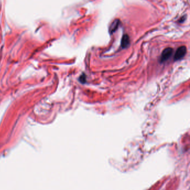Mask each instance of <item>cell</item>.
Here are the masks:
<instances>
[{"label":"cell","mask_w":190,"mask_h":190,"mask_svg":"<svg viewBox=\"0 0 190 190\" xmlns=\"http://www.w3.org/2000/svg\"><path fill=\"white\" fill-rule=\"evenodd\" d=\"M173 53V49L168 47L166 48L162 51L160 57V63H163L170 58Z\"/></svg>","instance_id":"1"},{"label":"cell","mask_w":190,"mask_h":190,"mask_svg":"<svg viewBox=\"0 0 190 190\" xmlns=\"http://www.w3.org/2000/svg\"><path fill=\"white\" fill-rule=\"evenodd\" d=\"M186 51H187V49L186 47L182 46V47H178L174 55V60L178 61V60L182 59L185 56Z\"/></svg>","instance_id":"2"},{"label":"cell","mask_w":190,"mask_h":190,"mask_svg":"<svg viewBox=\"0 0 190 190\" xmlns=\"http://www.w3.org/2000/svg\"><path fill=\"white\" fill-rule=\"evenodd\" d=\"M130 37L127 34L124 35L122 38V40H121V47H122V48L126 49L130 45Z\"/></svg>","instance_id":"3"},{"label":"cell","mask_w":190,"mask_h":190,"mask_svg":"<svg viewBox=\"0 0 190 190\" xmlns=\"http://www.w3.org/2000/svg\"><path fill=\"white\" fill-rule=\"evenodd\" d=\"M119 23H120V21L118 19H116L112 23L110 26H109V33L110 34H112L118 29L119 25Z\"/></svg>","instance_id":"4"},{"label":"cell","mask_w":190,"mask_h":190,"mask_svg":"<svg viewBox=\"0 0 190 190\" xmlns=\"http://www.w3.org/2000/svg\"><path fill=\"white\" fill-rule=\"evenodd\" d=\"M79 80L80 81V83L81 84H85L87 81V77H86V75H85L84 74H83L81 76H80Z\"/></svg>","instance_id":"5"}]
</instances>
